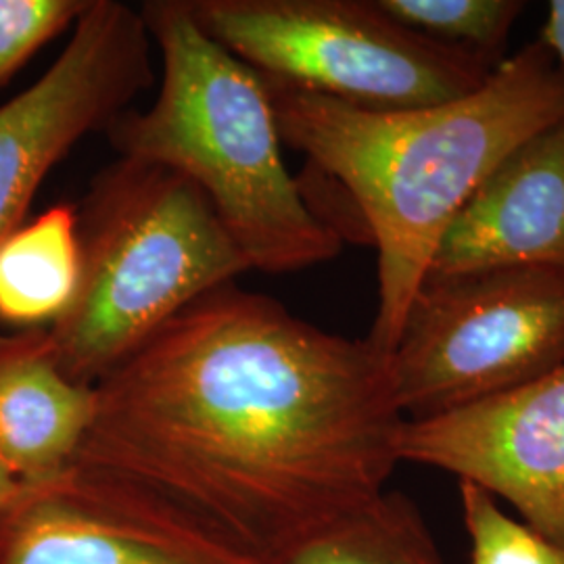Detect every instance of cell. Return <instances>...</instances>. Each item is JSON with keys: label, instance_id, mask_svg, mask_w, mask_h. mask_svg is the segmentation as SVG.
<instances>
[{"label": "cell", "instance_id": "1", "mask_svg": "<svg viewBox=\"0 0 564 564\" xmlns=\"http://www.w3.org/2000/svg\"><path fill=\"white\" fill-rule=\"evenodd\" d=\"M76 463L141 485L263 558L379 498L405 416L391 354L235 282L95 384Z\"/></svg>", "mask_w": 564, "mask_h": 564}, {"label": "cell", "instance_id": "2", "mask_svg": "<svg viewBox=\"0 0 564 564\" xmlns=\"http://www.w3.org/2000/svg\"><path fill=\"white\" fill-rule=\"evenodd\" d=\"M263 80L282 144L343 186L377 247L368 339L387 354L464 203L517 147L564 121L563 69L542 41L500 61L475 93L421 109H364Z\"/></svg>", "mask_w": 564, "mask_h": 564}, {"label": "cell", "instance_id": "3", "mask_svg": "<svg viewBox=\"0 0 564 564\" xmlns=\"http://www.w3.org/2000/svg\"><path fill=\"white\" fill-rule=\"evenodd\" d=\"M141 13L162 53V86L144 111L109 126L120 158L193 182L251 270L286 274L335 260L343 237L286 170L262 76L209 39L186 0H151Z\"/></svg>", "mask_w": 564, "mask_h": 564}, {"label": "cell", "instance_id": "4", "mask_svg": "<svg viewBox=\"0 0 564 564\" xmlns=\"http://www.w3.org/2000/svg\"><path fill=\"white\" fill-rule=\"evenodd\" d=\"M80 286L48 337L63 372L95 384L163 324L249 272L202 191L155 163L95 176L78 212Z\"/></svg>", "mask_w": 564, "mask_h": 564}, {"label": "cell", "instance_id": "5", "mask_svg": "<svg viewBox=\"0 0 564 564\" xmlns=\"http://www.w3.org/2000/svg\"><path fill=\"white\" fill-rule=\"evenodd\" d=\"M203 32L263 78L377 111L475 93L494 63L389 18L377 0H186Z\"/></svg>", "mask_w": 564, "mask_h": 564}, {"label": "cell", "instance_id": "6", "mask_svg": "<svg viewBox=\"0 0 564 564\" xmlns=\"http://www.w3.org/2000/svg\"><path fill=\"white\" fill-rule=\"evenodd\" d=\"M564 366V272L489 270L426 279L391 351L405 421L433 419Z\"/></svg>", "mask_w": 564, "mask_h": 564}, {"label": "cell", "instance_id": "7", "mask_svg": "<svg viewBox=\"0 0 564 564\" xmlns=\"http://www.w3.org/2000/svg\"><path fill=\"white\" fill-rule=\"evenodd\" d=\"M151 42L141 9L90 0L57 61L0 107V242L20 228L48 172L151 88Z\"/></svg>", "mask_w": 564, "mask_h": 564}, {"label": "cell", "instance_id": "8", "mask_svg": "<svg viewBox=\"0 0 564 564\" xmlns=\"http://www.w3.org/2000/svg\"><path fill=\"white\" fill-rule=\"evenodd\" d=\"M0 564H262L181 506L74 463L0 508Z\"/></svg>", "mask_w": 564, "mask_h": 564}, {"label": "cell", "instance_id": "9", "mask_svg": "<svg viewBox=\"0 0 564 564\" xmlns=\"http://www.w3.org/2000/svg\"><path fill=\"white\" fill-rule=\"evenodd\" d=\"M400 463L484 487L564 547V366L533 383L423 421H405Z\"/></svg>", "mask_w": 564, "mask_h": 564}, {"label": "cell", "instance_id": "10", "mask_svg": "<svg viewBox=\"0 0 564 564\" xmlns=\"http://www.w3.org/2000/svg\"><path fill=\"white\" fill-rule=\"evenodd\" d=\"M512 268L564 272V121L517 147L481 182L424 281Z\"/></svg>", "mask_w": 564, "mask_h": 564}, {"label": "cell", "instance_id": "11", "mask_svg": "<svg viewBox=\"0 0 564 564\" xmlns=\"http://www.w3.org/2000/svg\"><path fill=\"white\" fill-rule=\"evenodd\" d=\"M95 403V387L63 372L46 328L0 335V463L21 484L76 463Z\"/></svg>", "mask_w": 564, "mask_h": 564}, {"label": "cell", "instance_id": "12", "mask_svg": "<svg viewBox=\"0 0 564 564\" xmlns=\"http://www.w3.org/2000/svg\"><path fill=\"white\" fill-rule=\"evenodd\" d=\"M78 209L55 205L0 242V323L55 324L80 286Z\"/></svg>", "mask_w": 564, "mask_h": 564}, {"label": "cell", "instance_id": "13", "mask_svg": "<svg viewBox=\"0 0 564 564\" xmlns=\"http://www.w3.org/2000/svg\"><path fill=\"white\" fill-rule=\"evenodd\" d=\"M262 564H445L419 506L402 491L305 533Z\"/></svg>", "mask_w": 564, "mask_h": 564}, {"label": "cell", "instance_id": "14", "mask_svg": "<svg viewBox=\"0 0 564 564\" xmlns=\"http://www.w3.org/2000/svg\"><path fill=\"white\" fill-rule=\"evenodd\" d=\"M377 4L412 32L470 51L494 65L524 9L519 0H377Z\"/></svg>", "mask_w": 564, "mask_h": 564}, {"label": "cell", "instance_id": "15", "mask_svg": "<svg viewBox=\"0 0 564 564\" xmlns=\"http://www.w3.org/2000/svg\"><path fill=\"white\" fill-rule=\"evenodd\" d=\"M458 489L470 540L468 564H564V547L508 517L484 487L460 481Z\"/></svg>", "mask_w": 564, "mask_h": 564}, {"label": "cell", "instance_id": "16", "mask_svg": "<svg viewBox=\"0 0 564 564\" xmlns=\"http://www.w3.org/2000/svg\"><path fill=\"white\" fill-rule=\"evenodd\" d=\"M88 7L90 0H0V86Z\"/></svg>", "mask_w": 564, "mask_h": 564}, {"label": "cell", "instance_id": "17", "mask_svg": "<svg viewBox=\"0 0 564 564\" xmlns=\"http://www.w3.org/2000/svg\"><path fill=\"white\" fill-rule=\"evenodd\" d=\"M544 42L564 74V0H552L544 25Z\"/></svg>", "mask_w": 564, "mask_h": 564}, {"label": "cell", "instance_id": "18", "mask_svg": "<svg viewBox=\"0 0 564 564\" xmlns=\"http://www.w3.org/2000/svg\"><path fill=\"white\" fill-rule=\"evenodd\" d=\"M20 479L4 464L0 463V508L20 491Z\"/></svg>", "mask_w": 564, "mask_h": 564}]
</instances>
